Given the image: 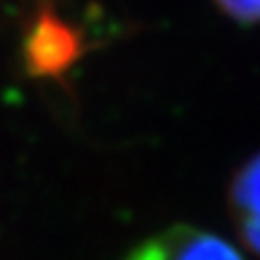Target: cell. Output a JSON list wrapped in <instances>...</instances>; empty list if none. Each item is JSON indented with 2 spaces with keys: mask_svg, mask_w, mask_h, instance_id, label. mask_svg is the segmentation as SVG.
<instances>
[{
  "mask_svg": "<svg viewBox=\"0 0 260 260\" xmlns=\"http://www.w3.org/2000/svg\"><path fill=\"white\" fill-rule=\"evenodd\" d=\"M125 260H243L234 246L210 232L174 226L138 246Z\"/></svg>",
  "mask_w": 260,
  "mask_h": 260,
  "instance_id": "obj_1",
  "label": "cell"
},
{
  "mask_svg": "<svg viewBox=\"0 0 260 260\" xmlns=\"http://www.w3.org/2000/svg\"><path fill=\"white\" fill-rule=\"evenodd\" d=\"M24 53L34 75H60L77 58L80 41L68 22L44 12L29 29Z\"/></svg>",
  "mask_w": 260,
  "mask_h": 260,
  "instance_id": "obj_2",
  "label": "cell"
},
{
  "mask_svg": "<svg viewBox=\"0 0 260 260\" xmlns=\"http://www.w3.org/2000/svg\"><path fill=\"white\" fill-rule=\"evenodd\" d=\"M232 214L248 248L260 253V154L239 171L232 183Z\"/></svg>",
  "mask_w": 260,
  "mask_h": 260,
  "instance_id": "obj_3",
  "label": "cell"
},
{
  "mask_svg": "<svg viewBox=\"0 0 260 260\" xmlns=\"http://www.w3.org/2000/svg\"><path fill=\"white\" fill-rule=\"evenodd\" d=\"M219 8L243 22H260V0H217Z\"/></svg>",
  "mask_w": 260,
  "mask_h": 260,
  "instance_id": "obj_4",
  "label": "cell"
}]
</instances>
